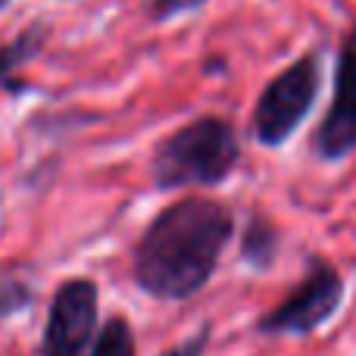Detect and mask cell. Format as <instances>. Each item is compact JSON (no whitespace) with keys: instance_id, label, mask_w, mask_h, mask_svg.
<instances>
[{"instance_id":"cell-1","label":"cell","mask_w":356,"mask_h":356,"mask_svg":"<svg viewBox=\"0 0 356 356\" xmlns=\"http://www.w3.org/2000/svg\"><path fill=\"white\" fill-rule=\"evenodd\" d=\"M234 234L232 209L191 194L150 219L131 253L135 282L160 300H188L213 278Z\"/></svg>"},{"instance_id":"cell-3","label":"cell","mask_w":356,"mask_h":356,"mask_svg":"<svg viewBox=\"0 0 356 356\" xmlns=\"http://www.w3.org/2000/svg\"><path fill=\"white\" fill-rule=\"evenodd\" d=\"M322 91L319 54H303L259 91L250 113V138L259 147H284L313 113Z\"/></svg>"},{"instance_id":"cell-4","label":"cell","mask_w":356,"mask_h":356,"mask_svg":"<svg viewBox=\"0 0 356 356\" xmlns=\"http://www.w3.org/2000/svg\"><path fill=\"white\" fill-rule=\"evenodd\" d=\"M344 300V278L332 263L313 259L303 282L284 297L278 307L259 319V332L266 334H309L334 316Z\"/></svg>"},{"instance_id":"cell-2","label":"cell","mask_w":356,"mask_h":356,"mask_svg":"<svg viewBox=\"0 0 356 356\" xmlns=\"http://www.w3.org/2000/svg\"><path fill=\"white\" fill-rule=\"evenodd\" d=\"M241 138L228 119L207 113L166 135L154 150L150 178L160 191L216 188L238 169Z\"/></svg>"},{"instance_id":"cell-9","label":"cell","mask_w":356,"mask_h":356,"mask_svg":"<svg viewBox=\"0 0 356 356\" xmlns=\"http://www.w3.org/2000/svg\"><path fill=\"white\" fill-rule=\"evenodd\" d=\"M91 356H138L135 334H131L125 319L104 322L100 334H94V350Z\"/></svg>"},{"instance_id":"cell-13","label":"cell","mask_w":356,"mask_h":356,"mask_svg":"<svg viewBox=\"0 0 356 356\" xmlns=\"http://www.w3.org/2000/svg\"><path fill=\"white\" fill-rule=\"evenodd\" d=\"M10 3H13V0H0V13H3L6 6H10Z\"/></svg>"},{"instance_id":"cell-7","label":"cell","mask_w":356,"mask_h":356,"mask_svg":"<svg viewBox=\"0 0 356 356\" xmlns=\"http://www.w3.org/2000/svg\"><path fill=\"white\" fill-rule=\"evenodd\" d=\"M47 35H50L47 25L35 22L25 31H19L13 41L0 44V88L19 91V85H13V75H16L29 60H35V56L41 54V47L47 44Z\"/></svg>"},{"instance_id":"cell-11","label":"cell","mask_w":356,"mask_h":356,"mask_svg":"<svg viewBox=\"0 0 356 356\" xmlns=\"http://www.w3.org/2000/svg\"><path fill=\"white\" fill-rule=\"evenodd\" d=\"M25 303H31V291L19 282H3L0 284V316H10L16 309H22Z\"/></svg>"},{"instance_id":"cell-5","label":"cell","mask_w":356,"mask_h":356,"mask_svg":"<svg viewBox=\"0 0 356 356\" xmlns=\"http://www.w3.org/2000/svg\"><path fill=\"white\" fill-rule=\"evenodd\" d=\"M313 150L325 163H341L356 150V22L341 41L332 104L313 131Z\"/></svg>"},{"instance_id":"cell-8","label":"cell","mask_w":356,"mask_h":356,"mask_svg":"<svg viewBox=\"0 0 356 356\" xmlns=\"http://www.w3.org/2000/svg\"><path fill=\"white\" fill-rule=\"evenodd\" d=\"M278 250V232L269 219L263 216H253L244 228V238H241V257L247 259L257 269H269L272 259Z\"/></svg>"},{"instance_id":"cell-10","label":"cell","mask_w":356,"mask_h":356,"mask_svg":"<svg viewBox=\"0 0 356 356\" xmlns=\"http://www.w3.org/2000/svg\"><path fill=\"white\" fill-rule=\"evenodd\" d=\"M207 3L209 0H150L147 16H150V22L163 25V22H169V19L184 16V13H194V10H200V6H207Z\"/></svg>"},{"instance_id":"cell-6","label":"cell","mask_w":356,"mask_h":356,"mask_svg":"<svg viewBox=\"0 0 356 356\" xmlns=\"http://www.w3.org/2000/svg\"><path fill=\"white\" fill-rule=\"evenodd\" d=\"M97 332V284L69 278L54 294L44 322V356H81Z\"/></svg>"},{"instance_id":"cell-12","label":"cell","mask_w":356,"mask_h":356,"mask_svg":"<svg viewBox=\"0 0 356 356\" xmlns=\"http://www.w3.org/2000/svg\"><path fill=\"white\" fill-rule=\"evenodd\" d=\"M200 347H207V334H197L191 344H184L181 350H169V353H163V356H197L200 353Z\"/></svg>"}]
</instances>
